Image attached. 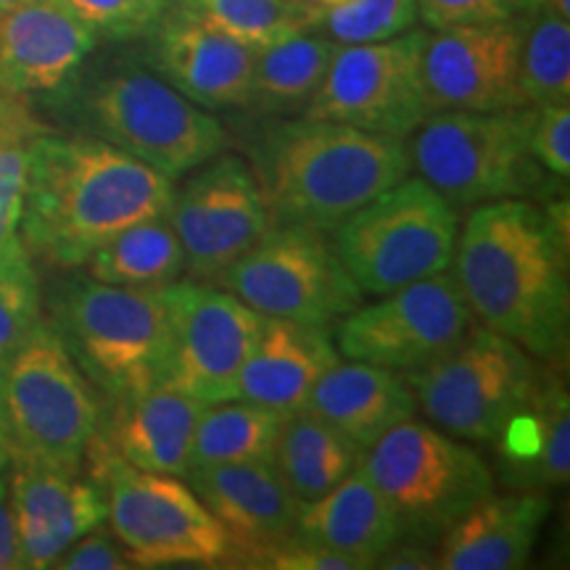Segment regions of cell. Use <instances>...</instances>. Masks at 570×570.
Returning a JSON list of instances; mask_svg holds the SVG:
<instances>
[{
    "label": "cell",
    "mask_w": 570,
    "mask_h": 570,
    "mask_svg": "<svg viewBox=\"0 0 570 570\" xmlns=\"http://www.w3.org/2000/svg\"><path fill=\"white\" fill-rule=\"evenodd\" d=\"M454 283L470 315L537 360L568 346L566 227L525 198L475 206L454 246Z\"/></svg>",
    "instance_id": "cell-1"
},
{
    "label": "cell",
    "mask_w": 570,
    "mask_h": 570,
    "mask_svg": "<svg viewBox=\"0 0 570 570\" xmlns=\"http://www.w3.org/2000/svg\"><path fill=\"white\" fill-rule=\"evenodd\" d=\"M169 177L104 138L40 132L27 167L19 238L59 267H80L125 227L173 206Z\"/></svg>",
    "instance_id": "cell-2"
},
{
    "label": "cell",
    "mask_w": 570,
    "mask_h": 570,
    "mask_svg": "<svg viewBox=\"0 0 570 570\" xmlns=\"http://www.w3.org/2000/svg\"><path fill=\"white\" fill-rule=\"evenodd\" d=\"M410 169L402 138L306 117L275 127L252 154L273 223L317 233L336 230Z\"/></svg>",
    "instance_id": "cell-3"
},
{
    "label": "cell",
    "mask_w": 570,
    "mask_h": 570,
    "mask_svg": "<svg viewBox=\"0 0 570 570\" xmlns=\"http://www.w3.org/2000/svg\"><path fill=\"white\" fill-rule=\"evenodd\" d=\"M53 331L106 396L122 399L164 381L169 356L164 285L135 288L82 277L61 291Z\"/></svg>",
    "instance_id": "cell-4"
},
{
    "label": "cell",
    "mask_w": 570,
    "mask_h": 570,
    "mask_svg": "<svg viewBox=\"0 0 570 570\" xmlns=\"http://www.w3.org/2000/svg\"><path fill=\"white\" fill-rule=\"evenodd\" d=\"M0 407L11 460L80 473L101 431V404L59 333L42 325L0 365Z\"/></svg>",
    "instance_id": "cell-5"
},
{
    "label": "cell",
    "mask_w": 570,
    "mask_h": 570,
    "mask_svg": "<svg viewBox=\"0 0 570 570\" xmlns=\"http://www.w3.org/2000/svg\"><path fill=\"white\" fill-rule=\"evenodd\" d=\"M537 106L502 111H433L410 132V164L454 209L525 198L541 185L531 154Z\"/></svg>",
    "instance_id": "cell-6"
},
{
    "label": "cell",
    "mask_w": 570,
    "mask_h": 570,
    "mask_svg": "<svg viewBox=\"0 0 570 570\" xmlns=\"http://www.w3.org/2000/svg\"><path fill=\"white\" fill-rule=\"evenodd\" d=\"M362 296H383L452 267L460 214L423 177H404L333 230Z\"/></svg>",
    "instance_id": "cell-7"
},
{
    "label": "cell",
    "mask_w": 570,
    "mask_h": 570,
    "mask_svg": "<svg viewBox=\"0 0 570 570\" xmlns=\"http://www.w3.org/2000/svg\"><path fill=\"white\" fill-rule=\"evenodd\" d=\"M88 458L92 479L104 491L109 529L132 568H212L230 560L225 529L183 479L127 465L98 439H92Z\"/></svg>",
    "instance_id": "cell-8"
},
{
    "label": "cell",
    "mask_w": 570,
    "mask_h": 570,
    "mask_svg": "<svg viewBox=\"0 0 570 570\" xmlns=\"http://www.w3.org/2000/svg\"><path fill=\"white\" fill-rule=\"evenodd\" d=\"M360 468L386 497L407 539H439L494 494L487 460L462 439L410 417L362 452Z\"/></svg>",
    "instance_id": "cell-9"
},
{
    "label": "cell",
    "mask_w": 570,
    "mask_h": 570,
    "mask_svg": "<svg viewBox=\"0 0 570 570\" xmlns=\"http://www.w3.org/2000/svg\"><path fill=\"white\" fill-rule=\"evenodd\" d=\"M539 375L537 356L523 346L483 325H470L444 354L404 377L417 407L439 431L494 444L529 404Z\"/></svg>",
    "instance_id": "cell-10"
},
{
    "label": "cell",
    "mask_w": 570,
    "mask_h": 570,
    "mask_svg": "<svg viewBox=\"0 0 570 570\" xmlns=\"http://www.w3.org/2000/svg\"><path fill=\"white\" fill-rule=\"evenodd\" d=\"M88 111L106 142L173 183L223 154L227 142L217 117L140 69L117 71L98 82L88 96Z\"/></svg>",
    "instance_id": "cell-11"
},
{
    "label": "cell",
    "mask_w": 570,
    "mask_h": 570,
    "mask_svg": "<svg viewBox=\"0 0 570 570\" xmlns=\"http://www.w3.org/2000/svg\"><path fill=\"white\" fill-rule=\"evenodd\" d=\"M212 285H223L265 317L331 327L365 302L323 233L273 225Z\"/></svg>",
    "instance_id": "cell-12"
},
{
    "label": "cell",
    "mask_w": 570,
    "mask_h": 570,
    "mask_svg": "<svg viewBox=\"0 0 570 570\" xmlns=\"http://www.w3.org/2000/svg\"><path fill=\"white\" fill-rule=\"evenodd\" d=\"M423 30L381 42L341 46L323 82L304 106L306 119L410 138L428 117L423 90Z\"/></svg>",
    "instance_id": "cell-13"
},
{
    "label": "cell",
    "mask_w": 570,
    "mask_h": 570,
    "mask_svg": "<svg viewBox=\"0 0 570 570\" xmlns=\"http://www.w3.org/2000/svg\"><path fill=\"white\" fill-rule=\"evenodd\" d=\"M169 315L167 386L204 404L238 399V383L265 315L225 288L188 277L164 285Z\"/></svg>",
    "instance_id": "cell-14"
},
{
    "label": "cell",
    "mask_w": 570,
    "mask_h": 570,
    "mask_svg": "<svg viewBox=\"0 0 570 570\" xmlns=\"http://www.w3.org/2000/svg\"><path fill=\"white\" fill-rule=\"evenodd\" d=\"M375 298L336 323L333 344L344 360L407 375L444 354L473 325L449 269Z\"/></svg>",
    "instance_id": "cell-15"
},
{
    "label": "cell",
    "mask_w": 570,
    "mask_h": 570,
    "mask_svg": "<svg viewBox=\"0 0 570 570\" xmlns=\"http://www.w3.org/2000/svg\"><path fill=\"white\" fill-rule=\"evenodd\" d=\"M185 252V273L214 283L273 227L252 167L233 154H217L185 175L167 212Z\"/></svg>",
    "instance_id": "cell-16"
},
{
    "label": "cell",
    "mask_w": 570,
    "mask_h": 570,
    "mask_svg": "<svg viewBox=\"0 0 570 570\" xmlns=\"http://www.w3.org/2000/svg\"><path fill=\"white\" fill-rule=\"evenodd\" d=\"M523 19L449 27L425 35L423 90L433 111L520 109Z\"/></svg>",
    "instance_id": "cell-17"
},
{
    "label": "cell",
    "mask_w": 570,
    "mask_h": 570,
    "mask_svg": "<svg viewBox=\"0 0 570 570\" xmlns=\"http://www.w3.org/2000/svg\"><path fill=\"white\" fill-rule=\"evenodd\" d=\"M185 481L225 529L230 560L240 566L265 568L269 554L296 537L302 504L285 489L273 462L190 468Z\"/></svg>",
    "instance_id": "cell-18"
},
{
    "label": "cell",
    "mask_w": 570,
    "mask_h": 570,
    "mask_svg": "<svg viewBox=\"0 0 570 570\" xmlns=\"http://www.w3.org/2000/svg\"><path fill=\"white\" fill-rule=\"evenodd\" d=\"M11 504L21 568H53L71 541L106 523L98 483L21 460H11Z\"/></svg>",
    "instance_id": "cell-19"
},
{
    "label": "cell",
    "mask_w": 570,
    "mask_h": 570,
    "mask_svg": "<svg viewBox=\"0 0 570 570\" xmlns=\"http://www.w3.org/2000/svg\"><path fill=\"white\" fill-rule=\"evenodd\" d=\"M96 46V32L56 0H24L0 13V90L11 96L61 88Z\"/></svg>",
    "instance_id": "cell-20"
},
{
    "label": "cell",
    "mask_w": 570,
    "mask_h": 570,
    "mask_svg": "<svg viewBox=\"0 0 570 570\" xmlns=\"http://www.w3.org/2000/svg\"><path fill=\"white\" fill-rule=\"evenodd\" d=\"M256 51L175 11L156 40V67L177 92L202 109L252 101Z\"/></svg>",
    "instance_id": "cell-21"
},
{
    "label": "cell",
    "mask_w": 570,
    "mask_h": 570,
    "mask_svg": "<svg viewBox=\"0 0 570 570\" xmlns=\"http://www.w3.org/2000/svg\"><path fill=\"white\" fill-rule=\"evenodd\" d=\"M344 356L327 327L265 317L238 383V399L281 415L306 407L312 389Z\"/></svg>",
    "instance_id": "cell-22"
},
{
    "label": "cell",
    "mask_w": 570,
    "mask_h": 570,
    "mask_svg": "<svg viewBox=\"0 0 570 570\" xmlns=\"http://www.w3.org/2000/svg\"><path fill=\"white\" fill-rule=\"evenodd\" d=\"M109 441L106 446L127 465L185 479L190 470L196 423L206 404L167 383L114 399Z\"/></svg>",
    "instance_id": "cell-23"
},
{
    "label": "cell",
    "mask_w": 570,
    "mask_h": 570,
    "mask_svg": "<svg viewBox=\"0 0 570 570\" xmlns=\"http://www.w3.org/2000/svg\"><path fill=\"white\" fill-rule=\"evenodd\" d=\"M547 515L550 499L541 494H489L441 533L433 562L441 570L523 568Z\"/></svg>",
    "instance_id": "cell-24"
},
{
    "label": "cell",
    "mask_w": 570,
    "mask_h": 570,
    "mask_svg": "<svg viewBox=\"0 0 570 570\" xmlns=\"http://www.w3.org/2000/svg\"><path fill=\"white\" fill-rule=\"evenodd\" d=\"M367 452L391 428L415 417L417 399L407 377L370 362L341 360L320 377L306 407Z\"/></svg>",
    "instance_id": "cell-25"
},
{
    "label": "cell",
    "mask_w": 570,
    "mask_h": 570,
    "mask_svg": "<svg viewBox=\"0 0 570 570\" xmlns=\"http://www.w3.org/2000/svg\"><path fill=\"white\" fill-rule=\"evenodd\" d=\"M296 537L333 547L362 562V568H375V562L407 539V533L386 497L367 479L365 470L356 468L325 497L298 508Z\"/></svg>",
    "instance_id": "cell-26"
},
{
    "label": "cell",
    "mask_w": 570,
    "mask_h": 570,
    "mask_svg": "<svg viewBox=\"0 0 570 570\" xmlns=\"http://www.w3.org/2000/svg\"><path fill=\"white\" fill-rule=\"evenodd\" d=\"M494 444L533 487H560L570 475V402L558 375H539L533 396Z\"/></svg>",
    "instance_id": "cell-27"
},
{
    "label": "cell",
    "mask_w": 570,
    "mask_h": 570,
    "mask_svg": "<svg viewBox=\"0 0 570 570\" xmlns=\"http://www.w3.org/2000/svg\"><path fill=\"white\" fill-rule=\"evenodd\" d=\"M360 449L309 410L302 407L283 417L273 465L302 508L336 489L360 468Z\"/></svg>",
    "instance_id": "cell-28"
},
{
    "label": "cell",
    "mask_w": 570,
    "mask_h": 570,
    "mask_svg": "<svg viewBox=\"0 0 570 570\" xmlns=\"http://www.w3.org/2000/svg\"><path fill=\"white\" fill-rule=\"evenodd\" d=\"M88 275L101 283L161 288L185 273V252L167 214L125 227L88 256Z\"/></svg>",
    "instance_id": "cell-29"
},
{
    "label": "cell",
    "mask_w": 570,
    "mask_h": 570,
    "mask_svg": "<svg viewBox=\"0 0 570 570\" xmlns=\"http://www.w3.org/2000/svg\"><path fill=\"white\" fill-rule=\"evenodd\" d=\"M283 417L281 412L246 399L206 404L196 423L190 468L273 462Z\"/></svg>",
    "instance_id": "cell-30"
},
{
    "label": "cell",
    "mask_w": 570,
    "mask_h": 570,
    "mask_svg": "<svg viewBox=\"0 0 570 570\" xmlns=\"http://www.w3.org/2000/svg\"><path fill=\"white\" fill-rule=\"evenodd\" d=\"M173 9L254 51L323 24V9L309 0H175Z\"/></svg>",
    "instance_id": "cell-31"
},
{
    "label": "cell",
    "mask_w": 570,
    "mask_h": 570,
    "mask_svg": "<svg viewBox=\"0 0 570 570\" xmlns=\"http://www.w3.org/2000/svg\"><path fill=\"white\" fill-rule=\"evenodd\" d=\"M338 42L331 35H296L256 51L252 101L265 111H296L312 101Z\"/></svg>",
    "instance_id": "cell-32"
},
{
    "label": "cell",
    "mask_w": 570,
    "mask_h": 570,
    "mask_svg": "<svg viewBox=\"0 0 570 570\" xmlns=\"http://www.w3.org/2000/svg\"><path fill=\"white\" fill-rule=\"evenodd\" d=\"M520 46V96L525 106L570 104V19L539 6Z\"/></svg>",
    "instance_id": "cell-33"
},
{
    "label": "cell",
    "mask_w": 570,
    "mask_h": 570,
    "mask_svg": "<svg viewBox=\"0 0 570 570\" xmlns=\"http://www.w3.org/2000/svg\"><path fill=\"white\" fill-rule=\"evenodd\" d=\"M46 132L19 104L0 90V256L21 244L19 223L24 206L27 167L38 135Z\"/></svg>",
    "instance_id": "cell-34"
},
{
    "label": "cell",
    "mask_w": 570,
    "mask_h": 570,
    "mask_svg": "<svg viewBox=\"0 0 570 570\" xmlns=\"http://www.w3.org/2000/svg\"><path fill=\"white\" fill-rule=\"evenodd\" d=\"M46 325L30 252L19 244L0 256V365Z\"/></svg>",
    "instance_id": "cell-35"
},
{
    "label": "cell",
    "mask_w": 570,
    "mask_h": 570,
    "mask_svg": "<svg viewBox=\"0 0 570 570\" xmlns=\"http://www.w3.org/2000/svg\"><path fill=\"white\" fill-rule=\"evenodd\" d=\"M415 0H346L333 9H323L320 27H325L327 35L341 46H356V42L391 40L415 30Z\"/></svg>",
    "instance_id": "cell-36"
},
{
    "label": "cell",
    "mask_w": 570,
    "mask_h": 570,
    "mask_svg": "<svg viewBox=\"0 0 570 570\" xmlns=\"http://www.w3.org/2000/svg\"><path fill=\"white\" fill-rule=\"evenodd\" d=\"M56 3L106 38H135L156 21L140 0H56Z\"/></svg>",
    "instance_id": "cell-37"
},
{
    "label": "cell",
    "mask_w": 570,
    "mask_h": 570,
    "mask_svg": "<svg viewBox=\"0 0 570 570\" xmlns=\"http://www.w3.org/2000/svg\"><path fill=\"white\" fill-rule=\"evenodd\" d=\"M529 142L541 169L566 180L570 175V104L537 106Z\"/></svg>",
    "instance_id": "cell-38"
},
{
    "label": "cell",
    "mask_w": 570,
    "mask_h": 570,
    "mask_svg": "<svg viewBox=\"0 0 570 570\" xmlns=\"http://www.w3.org/2000/svg\"><path fill=\"white\" fill-rule=\"evenodd\" d=\"M415 3L417 19H423L431 30L491 24L523 11V0H415Z\"/></svg>",
    "instance_id": "cell-39"
},
{
    "label": "cell",
    "mask_w": 570,
    "mask_h": 570,
    "mask_svg": "<svg viewBox=\"0 0 570 570\" xmlns=\"http://www.w3.org/2000/svg\"><path fill=\"white\" fill-rule=\"evenodd\" d=\"M53 568L59 570H125L132 568L130 558H127L125 547L119 544V539L114 537L111 529L96 525L88 533H82L80 539L71 541L67 550L61 552V558L53 562Z\"/></svg>",
    "instance_id": "cell-40"
},
{
    "label": "cell",
    "mask_w": 570,
    "mask_h": 570,
    "mask_svg": "<svg viewBox=\"0 0 570 570\" xmlns=\"http://www.w3.org/2000/svg\"><path fill=\"white\" fill-rule=\"evenodd\" d=\"M265 568L275 570H362V562H356L348 554L333 550V547L317 544V541L294 537L285 541L281 550L269 554Z\"/></svg>",
    "instance_id": "cell-41"
},
{
    "label": "cell",
    "mask_w": 570,
    "mask_h": 570,
    "mask_svg": "<svg viewBox=\"0 0 570 570\" xmlns=\"http://www.w3.org/2000/svg\"><path fill=\"white\" fill-rule=\"evenodd\" d=\"M19 541L11 504V465L0 468V570H19Z\"/></svg>",
    "instance_id": "cell-42"
},
{
    "label": "cell",
    "mask_w": 570,
    "mask_h": 570,
    "mask_svg": "<svg viewBox=\"0 0 570 570\" xmlns=\"http://www.w3.org/2000/svg\"><path fill=\"white\" fill-rule=\"evenodd\" d=\"M375 568L425 570V568H436V562H433L431 550H425L423 544H412V539H404V541H399V544L391 547V550L375 562Z\"/></svg>",
    "instance_id": "cell-43"
},
{
    "label": "cell",
    "mask_w": 570,
    "mask_h": 570,
    "mask_svg": "<svg viewBox=\"0 0 570 570\" xmlns=\"http://www.w3.org/2000/svg\"><path fill=\"white\" fill-rule=\"evenodd\" d=\"M6 465H11V441H9V431H6L3 407H0V468Z\"/></svg>",
    "instance_id": "cell-44"
},
{
    "label": "cell",
    "mask_w": 570,
    "mask_h": 570,
    "mask_svg": "<svg viewBox=\"0 0 570 570\" xmlns=\"http://www.w3.org/2000/svg\"><path fill=\"white\" fill-rule=\"evenodd\" d=\"M140 3L146 6L148 13H151L154 19H159V17H164V13H167V11H173L175 0H140Z\"/></svg>",
    "instance_id": "cell-45"
},
{
    "label": "cell",
    "mask_w": 570,
    "mask_h": 570,
    "mask_svg": "<svg viewBox=\"0 0 570 570\" xmlns=\"http://www.w3.org/2000/svg\"><path fill=\"white\" fill-rule=\"evenodd\" d=\"M309 3L320 6V9H333V6H341V3H346V0H309Z\"/></svg>",
    "instance_id": "cell-46"
},
{
    "label": "cell",
    "mask_w": 570,
    "mask_h": 570,
    "mask_svg": "<svg viewBox=\"0 0 570 570\" xmlns=\"http://www.w3.org/2000/svg\"><path fill=\"white\" fill-rule=\"evenodd\" d=\"M19 3H24V0H0V13H6V11H11V9H17Z\"/></svg>",
    "instance_id": "cell-47"
},
{
    "label": "cell",
    "mask_w": 570,
    "mask_h": 570,
    "mask_svg": "<svg viewBox=\"0 0 570 570\" xmlns=\"http://www.w3.org/2000/svg\"><path fill=\"white\" fill-rule=\"evenodd\" d=\"M547 0H523V9H529V11H533V9H539V6H544Z\"/></svg>",
    "instance_id": "cell-48"
}]
</instances>
